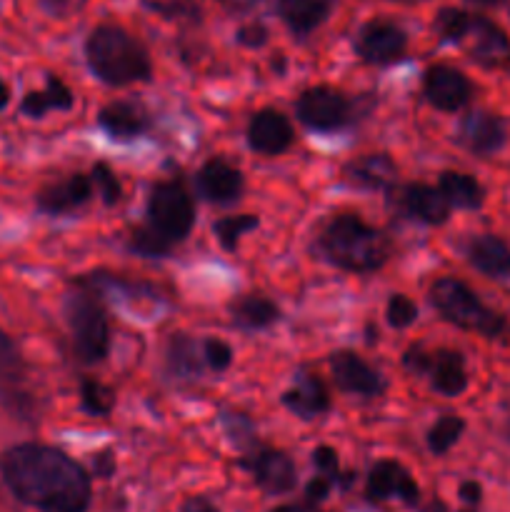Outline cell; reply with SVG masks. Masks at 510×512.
<instances>
[{
	"instance_id": "6da1fadb",
	"label": "cell",
	"mask_w": 510,
	"mask_h": 512,
	"mask_svg": "<svg viewBox=\"0 0 510 512\" xmlns=\"http://www.w3.org/2000/svg\"><path fill=\"white\" fill-rule=\"evenodd\" d=\"M5 488L40 512H85L93 498L88 470L53 445L20 443L0 455Z\"/></svg>"
},
{
	"instance_id": "7a4b0ae2",
	"label": "cell",
	"mask_w": 510,
	"mask_h": 512,
	"mask_svg": "<svg viewBox=\"0 0 510 512\" xmlns=\"http://www.w3.org/2000/svg\"><path fill=\"white\" fill-rule=\"evenodd\" d=\"M315 253L345 273H375L393 255V243L383 230L365 223L358 213H340L325 223L315 240Z\"/></svg>"
},
{
	"instance_id": "3957f363",
	"label": "cell",
	"mask_w": 510,
	"mask_h": 512,
	"mask_svg": "<svg viewBox=\"0 0 510 512\" xmlns=\"http://www.w3.org/2000/svg\"><path fill=\"white\" fill-rule=\"evenodd\" d=\"M85 60H88L90 73L113 88L143 83V80H150V73H153L145 45L113 23H103L90 30L85 40Z\"/></svg>"
},
{
	"instance_id": "277c9868",
	"label": "cell",
	"mask_w": 510,
	"mask_h": 512,
	"mask_svg": "<svg viewBox=\"0 0 510 512\" xmlns=\"http://www.w3.org/2000/svg\"><path fill=\"white\" fill-rule=\"evenodd\" d=\"M103 295L85 278H78L65 295V323L70 330L73 355L83 365H98L110 353V328Z\"/></svg>"
},
{
	"instance_id": "5b68a950",
	"label": "cell",
	"mask_w": 510,
	"mask_h": 512,
	"mask_svg": "<svg viewBox=\"0 0 510 512\" xmlns=\"http://www.w3.org/2000/svg\"><path fill=\"white\" fill-rule=\"evenodd\" d=\"M430 305L440 313V318L453 323L455 328L478 333L483 338H500L505 333V318L483 303L463 280L438 278L430 285Z\"/></svg>"
},
{
	"instance_id": "8992f818",
	"label": "cell",
	"mask_w": 510,
	"mask_h": 512,
	"mask_svg": "<svg viewBox=\"0 0 510 512\" xmlns=\"http://www.w3.org/2000/svg\"><path fill=\"white\" fill-rule=\"evenodd\" d=\"M195 225V200L180 178L160 180L150 188L145 205V228L158 235L168 248H175Z\"/></svg>"
},
{
	"instance_id": "52a82bcc",
	"label": "cell",
	"mask_w": 510,
	"mask_h": 512,
	"mask_svg": "<svg viewBox=\"0 0 510 512\" xmlns=\"http://www.w3.org/2000/svg\"><path fill=\"white\" fill-rule=\"evenodd\" d=\"M295 115L305 128L315 133H335L355 123L360 115L358 100H350L343 90L330 85H315L295 100Z\"/></svg>"
},
{
	"instance_id": "ba28073f",
	"label": "cell",
	"mask_w": 510,
	"mask_h": 512,
	"mask_svg": "<svg viewBox=\"0 0 510 512\" xmlns=\"http://www.w3.org/2000/svg\"><path fill=\"white\" fill-rule=\"evenodd\" d=\"M403 365L418 378H428L430 388L445 398H458L468 390V370L458 350H425L423 345H410L403 355Z\"/></svg>"
},
{
	"instance_id": "9c48e42d",
	"label": "cell",
	"mask_w": 510,
	"mask_h": 512,
	"mask_svg": "<svg viewBox=\"0 0 510 512\" xmlns=\"http://www.w3.org/2000/svg\"><path fill=\"white\" fill-rule=\"evenodd\" d=\"M238 465L250 473L260 490L268 495H285L298 483V470L290 460L288 453L278 448H265V445H253L250 450L240 453Z\"/></svg>"
},
{
	"instance_id": "30bf717a",
	"label": "cell",
	"mask_w": 510,
	"mask_h": 512,
	"mask_svg": "<svg viewBox=\"0 0 510 512\" xmlns=\"http://www.w3.org/2000/svg\"><path fill=\"white\" fill-rule=\"evenodd\" d=\"M353 50L360 60L370 65H393L403 60L408 50V33L395 20L373 18L360 25Z\"/></svg>"
},
{
	"instance_id": "8fae6325",
	"label": "cell",
	"mask_w": 510,
	"mask_h": 512,
	"mask_svg": "<svg viewBox=\"0 0 510 512\" xmlns=\"http://www.w3.org/2000/svg\"><path fill=\"white\" fill-rule=\"evenodd\" d=\"M460 45L483 68H510V38L485 15H470V25Z\"/></svg>"
},
{
	"instance_id": "7c38bea8",
	"label": "cell",
	"mask_w": 510,
	"mask_h": 512,
	"mask_svg": "<svg viewBox=\"0 0 510 512\" xmlns=\"http://www.w3.org/2000/svg\"><path fill=\"white\" fill-rule=\"evenodd\" d=\"M365 498L370 503H385L395 498L415 508L420 503V488L408 468H403L398 460H378L365 480Z\"/></svg>"
},
{
	"instance_id": "4fadbf2b",
	"label": "cell",
	"mask_w": 510,
	"mask_h": 512,
	"mask_svg": "<svg viewBox=\"0 0 510 512\" xmlns=\"http://www.w3.org/2000/svg\"><path fill=\"white\" fill-rule=\"evenodd\" d=\"M95 195L93 178L85 173H70L68 178L43 185L35 195V208L50 218H63L88 205Z\"/></svg>"
},
{
	"instance_id": "5bb4252c",
	"label": "cell",
	"mask_w": 510,
	"mask_h": 512,
	"mask_svg": "<svg viewBox=\"0 0 510 512\" xmlns=\"http://www.w3.org/2000/svg\"><path fill=\"white\" fill-rule=\"evenodd\" d=\"M330 373H333V383L340 393L378 398L385 390L383 375L353 350H338L330 355Z\"/></svg>"
},
{
	"instance_id": "9a60e30c",
	"label": "cell",
	"mask_w": 510,
	"mask_h": 512,
	"mask_svg": "<svg viewBox=\"0 0 510 512\" xmlns=\"http://www.w3.org/2000/svg\"><path fill=\"white\" fill-rule=\"evenodd\" d=\"M423 93L433 108L455 113L473 98V83L453 65H430L423 75Z\"/></svg>"
},
{
	"instance_id": "2e32d148",
	"label": "cell",
	"mask_w": 510,
	"mask_h": 512,
	"mask_svg": "<svg viewBox=\"0 0 510 512\" xmlns=\"http://www.w3.org/2000/svg\"><path fill=\"white\" fill-rule=\"evenodd\" d=\"M295 143V130L288 115L275 108H263L250 118L248 123V145L258 155L273 158L285 153Z\"/></svg>"
},
{
	"instance_id": "e0dca14e",
	"label": "cell",
	"mask_w": 510,
	"mask_h": 512,
	"mask_svg": "<svg viewBox=\"0 0 510 512\" xmlns=\"http://www.w3.org/2000/svg\"><path fill=\"white\" fill-rule=\"evenodd\" d=\"M455 138L468 153L488 158L505 145V125L498 115L488 113V110H470L460 118Z\"/></svg>"
},
{
	"instance_id": "ac0fdd59",
	"label": "cell",
	"mask_w": 510,
	"mask_h": 512,
	"mask_svg": "<svg viewBox=\"0 0 510 512\" xmlns=\"http://www.w3.org/2000/svg\"><path fill=\"white\" fill-rule=\"evenodd\" d=\"M243 188V173L223 158L208 160V163L198 170V175H195V190H198V195L215 205L238 203V200L243 198Z\"/></svg>"
},
{
	"instance_id": "d6986e66",
	"label": "cell",
	"mask_w": 510,
	"mask_h": 512,
	"mask_svg": "<svg viewBox=\"0 0 510 512\" xmlns=\"http://www.w3.org/2000/svg\"><path fill=\"white\" fill-rule=\"evenodd\" d=\"M398 205L410 220L423 225H443L450 218V203L440 188L425 183H408L398 190Z\"/></svg>"
},
{
	"instance_id": "ffe728a7",
	"label": "cell",
	"mask_w": 510,
	"mask_h": 512,
	"mask_svg": "<svg viewBox=\"0 0 510 512\" xmlns=\"http://www.w3.org/2000/svg\"><path fill=\"white\" fill-rule=\"evenodd\" d=\"M283 405L300 420H315L330 410V390L318 373H298L283 393Z\"/></svg>"
},
{
	"instance_id": "44dd1931",
	"label": "cell",
	"mask_w": 510,
	"mask_h": 512,
	"mask_svg": "<svg viewBox=\"0 0 510 512\" xmlns=\"http://www.w3.org/2000/svg\"><path fill=\"white\" fill-rule=\"evenodd\" d=\"M98 125L120 143H130L135 138H143L150 130V115L130 100H115L108 103L98 113Z\"/></svg>"
},
{
	"instance_id": "7402d4cb",
	"label": "cell",
	"mask_w": 510,
	"mask_h": 512,
	"mask_svg": "<svg viewBox=\"0 0 510 512\" xmlns=\"http://www.w3.org/2000/svg\"><path fill=\"white\" fill-rule=\"evenodd\" d=\"M343 178L360 190H393L398 165L385 153H368L350 160L343 168Z\"/></svg>"
},
{
	"instance_id": "603a6c76",
	"label": "cell",
	"mask_w": 510,
	"mask_h": 512,
	"mask_svg": "<svg viewBox=\"0 0 510 512\" xmlns=\"http://www.w3.org/2000/svg\"><path fill=\"white\" fill-rule=\"evenodd\" d=\"M465 258L488 278L510 280V248L498 235H473L465 245Z\"/></svg>"
},
{
	"instance_id": "cb8c5ba5",
	"label": "cell",
	"mask_w": 510,
	"mask_h": 512,
	"mask_svg": "<svg viewBox=\"0 0 510 512\" xmlns=\"http://www.w3.org/2000/svg\"><path fill=\"white\" fill-rule=\"evenodd\" d=\"M228 315L235 328L245 330V333H258V330H265L278 323L280 308L268 295L245 293L228 305Z\"/></svg>"
},
{
	"instance_id": "d4e9b609",
	"label": "cell",
	"mask_w": 510,
	"mask_h": 512,
	"mask_svg": "<svg viewBox=\"0 0 510 512\" xmlns=\"http://www.w3.org/2000/svg\"><path fill=\"white\" fill-rule=\"evenodd\" d=\"M75 105V95L58 75L48 73L45 88L30 90L20 100V113L30 120H43L48 113H65Z\"/></svg>"
},
{
	"instance_id": "484cf974",
	"label": "cell",
	"mask_w": 510,
	"mask_h": 512,
	"mask_svg": "<svg viewBox=\"0 0 510 512\" xmlns=\"http://www.w3.org/2000/svg\"><path fill=\"white\" fill-rule=\"evenodd\" d=\"M335 0H278V15L295 38H305L330 18Z\"/></svg>"
},
{
	"instance_id": "4316f807",
	"label": "cell",
	"mask_w": 510,
	"mask_h": 512,
	"mask_svg": "<svg viewBox=\"0 0 510 512\" xmlns=\"http://www.w3.org/2000/svg\"><path fill=\"white\" fill-rule=\"evenodd\" d=\"M165 368L173 378H198L205 365L203 343H195L190 335L173 333L165 345Z\"/></svg>"
},
{
	"instance_id": "83f0119b",
	"label": "cell",
	"mask_w": 510,
	"mask_h": 512,
	"mask_svg": "<svg viewBox=\"0 0 510 512\" xmlns=\"http://www.w3.org/2000/svg\"><path fill=\"white\" fill-rule=\"evenodd\" d=\"M438 188L450 203V208L478 210L485 200V193L478 180L468 173H458V170H445V173H440Z\"/></svg>"
},
{
	"instance_id": "f1b7e54d",
	"label": "cell",
	"mask_w": 510,
	"mask_h": 512,
	"mask_svg": "<svg viewBox=\"0 0 510 512\" xmlns=\"http://www.w3.org/2000/svg\"><path fill=\"white\" fill-rule=\"evenodd\" d=\"M260 225L258 215L240 213V215H228V218H220L213 223V235L220 243V248L235 253L243 240V235H248L250 230H255Z\"/></svg>"
},
{
	"instance_id": "f546056e",
	"label": "cell",
	"mask_w": 510,
	"mask_h": 512,
	"mask_svg": "<svg viewBox=\"0 0 510 512\" xmlns=\"http://www.w3.org/2000/svg\"><path fill=\"white\" fill-rule=\"evenodd\" d=\"M80 408L93 418H108L115 408V393L100 380H80Z\"/></svg>"
},
{
	"instance_id": "4dcf8cb0",
	"label": "cell",
	"mask_w": 510,
	"mask_h": 512,
	"mask_svg": "<svg viewBox=\"0 0 510 512\" xmlns=\"http://www.w3.org/2000/svg\"><path fill=\"white\" fill-rule=\"evenodd\" d=\"M465 433V420L458 415H443L433 423V428L428 430V450L433 455H445L455 443L460 440V435Z\"/></svg>"
},
{
	"instance_id": "1f68e13d",
	"label": "cell",
	"mask_w": 510,
	"mask_h": 512,
	"mask_svg": "<svg viewBox=\"0 0 510 512\" xmlns=\"http://www.w3.org/2000/svg\"><path fill=\"white\" fill-rule=\"evenodd\" d=\"M220 425H223L225 435H228L230 443L235 445L238 453H245L253 445H258V435H255L253 420L245 413H235V410H225L220 413Z\"/></svg>"
},
{
	"instance_id": "d6a6232c",
	"label": "cell",
	"mask_w": 510,
	"mask_h": 512,
	"mask_svg": "<svg viewBox=\"0 0 510 512\" xmlns=\"http://www.w3.org/2000/svg\"><path fill=\"white\" fill-rule=\"evenodd\" d=\"M468 25H470V13H465V10L460 8H440L433 20L435 35H438L443 43H453V45H460Z\"/></svg>"
},
{
	"instance_id": "836d02e7",
	"label": "cell",
	"mask_w": 510,
	"mask_h": 512,
	"mask_svg": "<svg viewBox=\"0 0 510 512\" xmlns=\"http://www.w3.org/2000/svg\"><path fill=\"white\" fill-rule=\"evenodd\" d=\"M140 5L165 20H200L198 0H140Z\"/></svg>"
},
{
	"instance_id": "e575fe53",
	"label": "cell",
	"mask_w": 510,
	"mask_h": 512,
	"mask_svg": "<svg viewBox=\"0 0 510 512\" xmlns=\"http://www.w3.org/2000/svg\"><path fill=\"white\" fill-rule=\"evenodd\" d=\"M313 465L318 468L320 475L330 480L333 485H340V488H350L353 483V473H343L338 463V453L328 445H320V448L313 450Z\"/></svg>"
},
{
	"instance_id": "d590c367",
	"label": "cell",
	"mask_w": 510,
	"mask_h": 512,
	"mask_svg": "<svg viewBox=\"0 0 510 512\" xmlns=\"http://www.w3.org/2000/svg\"><path fill=\"white\" fill-rule=\"evenodd\" d=\"M90 178H93L95 193L103 198L105 205H115L123 198V185H120V178L108 168L105 163H95L90 168Z\"/></svg>"
},
{
	"instance_id": "8d00e7d4",
	"label": "cell",
	"mask_w": 510,
	"mask_h": 512,
	"mask_svg": "<svg viewBox=\"0 0 510 512\" xmlns=\"http://www.w3.org/2000/svg\"><path fill=\"white\" fill-rule=\"evenodd\" d=\"M385 320H388L390 328L405 330L418 320V305L403 293H393L388 300V308H385Z\"/></svg>"
},
{
	"instance_id": "74e56055",
	"label": "cell",
	"mask_w": 510,
	"mask_h": 512,
	"mask_svg": "<svg viewBox=\"0 0 510 512\" xmlns=\"http://www.w3.org/2000/svg\"><path fill=\"white\" fill-rule=\"evenodd\" d=\"M23 375V358L13 340L0 330V383H10Z\"/></svg>"
},
{
	"instance_id": "f35d334b",
	"label": "cell",
	"mask_w": 510,
	"mask_h": 512,
	"mask_svg": "<svg viewBox=\"0 0 510 512\" xmlns=\"http://www.w3.org/2000/svg\"><path fill=\"white\" fill-rule=\"evenodd\" d=\"M203 355L205 365H208V370H213V373H223V370H228L230 363H233V350H230V345L220 338L203 340Z\"/></svg>"
},
{
	"instance_id": "ab89813d",
	"label": "cell",
	"mask_w": 510,
	"mask_h": 512,
	"mask_svg": "<svg viewBox=\"0 0 510 512\" xmlns=\"http://www.w3.org/2000/svg\"><path fill=\"white\" fill-rule=\"evenodd\" d=\"M268 38H270V30L265 28L263 23H248L235 33V40H238L243 48H250V50L263 48V45L268 43Z\"/></svg>"
},
{
	"instance_id": "60d3db41",
	"label": "cell",
	"mask_w": 510,
	"mask_h": 512,
	"mask_svg": "<svg viewBox=\"0 0 510 512\" xmlns=\"http://www.w3.org/2000/svg\"><path fill=\"white\" fill-rule=\"evenodd\" d=\"M38 3L53 18H70V15L80 13L88 0H38Z\"/></svg>"
},
{
	"instance_id": "b9f144b4",
	"label": "cell",
	"mask_w": 510,
	"mask_h": 512,
	"mask_svg": "<svg viewBox=\"0 0 510 512\" xmlns=\"http://www.w3.org/2000/svg\"><path fill=\"white\" fill-rule=\"evenodd\" d=\"M330 490H333V483H330L325 475H315V478L305 485V503H308V508H315V505L325 503Z\"/></svg>"
},
{
	"instance_id": "7bdbcfd3",
	"label": "cell",
	"mask_w": 510,
	"mask_h": 512,
	"mask_svg": "<svg viewBox=\"0 0 510 512\" xmlns=\"http://www.w3.org/2000/svg\"><path fill=\"white\" fill-rule=\"evenodd\" d=\"M458 498L463 500V508L478 510L483 503V488H480L478 480H465L458 488Z\"/></svg>"
},
{
	"instance_id": "ee69618b",
	"label": "cell",
	"mask_w": 510,
	"mask_h": 512,
	"mask_svg": "<svg viewBox=\"0 0 510 512\" xmlns=\"http://www.w3.org/2000/svg\"><path fill=\"white\" fill-rule=\"evenodd\" d=\"M180 512H220V508L213 503V500L203 498V495H193V498L183 500Z\"/></svg>"
},
{
	"instance_id": "f6af8a7d",
	"label": "cell",
	"mask_w": 510,
	"mask_h": 512,
	"mask_svg": "<svg viewBox=\"0 0 510 512\" xmlns=\"http://www.w3.org/2000/svg\"><path fill=\"white\" fill-rule=\"evenodd\" d=\"M218 3H220V8L225 10V13L245 15V13H250V10L258 8L263 0H218Z\"/></svg>"
},
{
	"instance_id": "bcb514c9",
	"label": "cell",
	"mask_w": 510,
	"mask_h": 512,
	"mask_svg": "<svg viewBox=\"0 0 510 512\" xmlns=\"http://www.w3.org/2000/svg\"><path fill=\"white\" fill-rule=\"evenodd\" d=\"M93 465H95V475H98V478H110V475L115 473V458H113V453H110V450L95 455Z\"/></svg>"
},
{
	"instance_id": "7dc6e473",
	"label": "cell",
	"mask_w": 510,
	"mask_h": 512,
	"mask_svg": "<svg viewBox=\"0 0 510 512\" xmlns=\"http://www.w3.org/2000/svg\"><path fill=\"white\" fill-rule=\"evenodd\" d=\"M8 103H10V88H8V83L0 78V110L8 108Z\"/></svg>"
},
{
	"instance_id": "c3c4849f",
	"label": "cell",
	"mask_w": 510,
	"mask_h": 512,
	"mask_svg": "<svg viewBox=\"0 0 510 512\" xmlns=\"http://www.w3.org/2000/svg\"><path fill=\"white\" fill-rule=\"evenodd\" d=\"M308 508H303V505H280V508H273L270 512H305Z\"/></svg>"
},
{
	"instance_id": "681fc988",
	"label": "cell",
	"mask_w": 510,
	"mask_h": 512,
	"mask_svg": "<svg viewBox=\"0 0 510 512\" xmlns=\"http://www.w3.org/2000/svg\"><path fill=\"white\" fill-rule=\"evenodd\" d=\"M470 3H475V5H483V8H495V5L505 3V0H470Z\"/></svg>"
},
{
	"instance_id": "f907efd6",
	"label": "cell",
	"mask_w": 510,
	"mask_h": 512,
	"mask_svg": "<svg viewBox=\"0 0 510 512\" xmlns=\"http://www.w3.org/2000/svg\"><path fill=\"white\" fill-rule=\"evenodd\" d=\"M395 3H403V5H420V3H425V0H395Z\"/></svg>"
},
{
	"instance_id": "816d5d0a",
	"label": "cell",
	"mask_w": 510,
	"mask_h": 512,
	"mask_svg": "<svg viewBox=\"0 0 510 512\" xmlns=\"http://www.w3.org/2000/svg\"><path fill=\"white\" fill-rule=\"evenodd\" d=\"M508 438H510V420H508Z\"/></svg>"
}]
</instances>
